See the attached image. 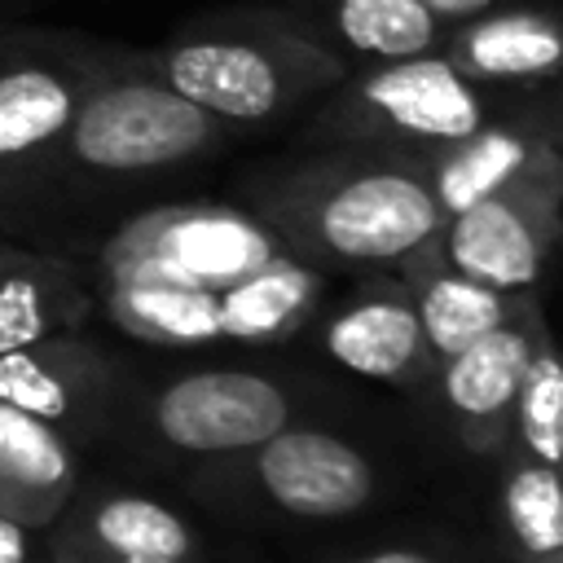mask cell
I'll return each instance as SVG.
<instances>
[{
    "label": "cell",
    "instance_id": "7a4b0ae2",
    "mask_svg": "<svg viewBox=\"0 0 563 563\" xmlns=\"http://www.w3.org/2000/svg\"><path fill=\"white\" fill-rule=\"evenodd\" d=\"M242 207L273 224L321 273H396L440 233L418 154L317 145L242 180Z\"/></svg>",
    "mask_w": 563,
    "mask_h": 563
},
{
    "label": "cell",
    "instance_id": "603a6c76",
    "mask_svg": "<svg viewBox=\"0 0 563 563\" xmlns=\"http://www.w3.org/2000/svg\"><path fill=\"white\" fill-rule=\"evenodd\" d=\"M40 545H44V532H35V528H26V523L0 515V563H22V559L35 554Z\"/></svg>",
    "mask_w": 563,
    "mask_h": 563
},
{
    "label": "cell",
    "instance_id": "cb8c5ba5",
    "mask_svg": "<svg viewBox=\"0 0 563 563\" xmlns=\"http://www.w3.org/2000/svg\"><path fill=\"white\" fill-rule=\"evenodd\" d=\"M44 545L53 550L57 563H189V559H110V554H88V550H75V545H62V541H48Z\"/></svg>",
    "mask_w": 563,
    "mask_h": 563
},
{
    "label": "cell",
    "instance_id": "484cf974",
    "mask_svg": "<svg viewBox=\"0 0 563 563\" xmlns=\"http://www.w3.org/2000/svg\"><path fill=\"white\" fill-rule=\"evenodd\" d=\"M22 563H57V559H53V550H48V545H40V550H35V554H26Z\"/></svg>",
    "mask_w": 563,
    "mask_h": 563
},
{
    "label": "cell",
    "instance_id": "52a82bcc",
    "mask_svg": "<svg viewBox=\"0 0 563 563\" xmlns=\"http://www.w3.org/2000/svg\"><path fill=\"white\" fill-rule=\"evenodd\" d=\"M510 92H493L440 53L405 57L343 75L303 123L308 145H374L400 154H427L471 136L497 114Z\"/></svg>",
    "mask_w": 563,
    "mask_h": 563
},
{
    "label": "cell",
    "instance_id": "2e32d148",
    "mask_svg": "<svg viewBox=\"0 0 563 563\" xmlns=\"http://www.w3.org/2000/svg\"><path fill=\"white\" fill-rule=\"evenodd\" d=\"M44 537L88 550V554H110V559L202 563V554H207L198 528L176 506L132 493V488H101V484H79V493L44 528Z\"/></svg>",
    "mask_w": 563,
    "mask_h": 563
},
{
    "label": "cell",
    "instance_id": "ac0fdd59",
    "mask_svg": "<svg viewBox=\"0 0 563 563\" xmlns=\"http://www.w3.org/2000/svg\"><path fill=\"white\" fill-rule=\"evenodd\" d=\"M84 484V449L0 400V515L44 532Z\"/></svg>",
    "mask_w": 563,
    "mask_h": 563
},
{
    "label": "cell",
    "instance_id": "e0dca14e",
    "mask_svg": "<svg viewBox=\"0 0 563 563\" xmlns=\"http://www.w3.org/2000/svg\"><path fill=\"white\" fill-rule=\"evenodd\" d=\"M92 321V282L66 246L0 242V352Z\"/></svg>",
    "mask_w": 563,
    "mask_h": 563
},
{
    "label": "cell",
    "instance_id": "9c48e42d",
    "mask_svg": "<svg viewBox=\"0 0 563 563\" xmlns=\"http://www.w3.org/2000/svg\"><path fill=\"white\" fill-rule=\"evenodd\" d=\"M563 238V163L537 167L523 180L440 220L431 246L466 277L537 299Z\"/></svg>",
    "mask_w": 563,
    "mask_h": 563
},
{
    "label": "cell",
    "instance_id": "5b68a950",
    "mask_svg": "<svg viewBox=\"0 0 563 563\" xmlns=\"http://www.w3.org/2000/svg\"><path fill=\"white\" fill-rule=\"evenodd\" d=\"M141 62L229 132L286 123L343 79L339 62L308 44L277 4L198 13L141 48Z\"/></svg>",
    "mask_w": 563,
    "mask_h": 563
},
{
    "label": "cell",
    "instance_id": "ba28073f",
    "mask_svg": "<svg viewBox=\"0 0 563 563\" xmlns=\"http://www.w3.org/2000/svg\"><path fill=\"white\" fill-rule=\"evenodd\" d=\"M110 53L75 31L0 26V198L62 136Z\"/></svg>",
    "mask_w": 563,
    "mask_h": 563
},
{
    "label": "cell",
    "instance_id": "4316f807",
    "mask_svg": "<svg viewBox=\"0 0 563 563\" xmlns=\"http://www.w3.org/2000/svg\"><path fill=\"white\" fill-rule=\"evenodd\" d=\"M559 563H563V559H559Z\"/></svg>",
    "mask_w": 563,
    "mask_h": 563
},
{
    "label": "cell",
    "instance_id": "d4e9b609",
    "mask_svg": "<svg viewBox=\"0 0 563 563\" xmlns=\"http://www.w3.org/2000/svg\"><path fill=\"white\" fill-rule=\"evenodd\" d=\"M418 4H427V9L440 13L444 22H462V18H471V13H479V9H493V4H501V0H418Z\"/></svg>",
    "mask_w": 563,
    "mask_h": 563
},
{
    "label": "cell",
    "instance_id": "9a60e30c",
    "mask_svg": "<svg viewBox=\"0 0 563 563\" xmlns=\"http://www.w3.org/2000/svg\"><path fill=\"white\" fill-rule=\"evenodd\" d=\"M286 22L343 75L440 53L449 22L418 0H282Z\"/></svg>",
    "mask_w": 563,
    "mask_h": 563
},
{
    "label": "cell",
    "instance_id": "5bb4252c",
    "mask_svg": "<svg viewBox=\"0 0 563 563\" xmlns=\"http://www.w3.org/2000/svg\"><path fill=\"white\" fill-rule=\"evenodd\" d=\"M440 57L493 92L554 88L563 70V18L550 0H501L449 22Z\"/></svg>",
    "mask_w": 563,
    "mask_h": 563
},
{
    "label": "cell",
    "instance_id": "7402d4cb",
    "mask_svg": "<svg viewBox=\"0 0 563 563\" xmlns=\"http://www.w3.org/2000/svg\"><path fill=\"white\" fill-rule=\"evenodd\" d=\"M339 563H462V554L453 545H435V541H387L361 554H343Z\"/></svg>",
    "mask_w": 563,
    "mask_h": 563
},
{
    "label": "cell",
    "instance_id": "44dd1931",
    "mask_svg": "<svg viewBox=\"0 0 563 563\" xmlns=\"http://www.w3.org/2000/svg\"><path fill=\"white\" fill-rule=\"evenodd\" d=\"M559 449H563V361H559L554 334L545 325L523 361L506 453L559 466Z\"/></svg>",
    "mask_w": 563,
    "mask_h": 563
},
{
    "label": "cell",
    "instance_id": "8992f818",
    "mask_svg": "<svg viewBox=\"0 0 563 563\" xmlns=\"http://www.w3.org/2000/svg\"><path fill=\"white\" fill-rule=\"evenodd\" d=\"M176 484L198 506L242 523H343L391 493L396 466L365 435L303 418L242 453L189 466Z\"/></svg>",
    "mask_w": 563,
    "mask_h": 563
},
{
    "label": "cell",
    "instance_id": "d6986e66",
    "mask_svg": "<svg viewBox=\"0 0 563 563\" xmlns=\"http://www.w3.org/2000/svg\"><path fill=\"white\" fill-rule=\"evenodd\" d=\"M396 277L405 282L409 299H413V312H418V325H422V339L440 361H449L453 352L471 347L475 339L493 334L497 325L515 321L528 303H541V299H528V295H506V290H493L466 273H457L431 242L422 251H413Z\"/></svg>",
    "mask_w": 563,
    "mask_h": 563
},
{
    "label": "cell",
    "instance_id": "277c9868",
    "mask_svg": "<svg viewBox=\"0 0 563 563\" xmlns=\"http://www.w3.org/2000/svg\"><path fill=\"white\" fill-rule=\"evenodd\" d=\"M330 400L334 391L308 374L246 361H198L167 374L123 365V387L101 444L176 479L189 466L242 453L290 422L334 418L339 405Z\"/></svg>",
    "mask_w": 563,
    "mask_h": 563
},
{
    "label": "cell",
    "instance_id": "4fadbf2b",
    "mask_svg": "<svg viewBox=\"0 0 563 563\" xmlns=\"http://www.w3.org/2000/svg\"><path fill=\"white\" fill-rule=\"evenodd\" d=\"M541 330H545L541 303H528L515 321L497 325L493 334L475 339L471 347H462L435 365V378L427 391H435L449 440L466 457H475V462L506 457L515 391H519L523 361Z\"/></svg>",
    "mask_w": 563,
    "mask_h": 563
},
{
    "label": "cell",
    "instance_id": "6da1fadb",
    "mask_svg": "<svg viewBox=\"0 0 563 563\" xmlns=\"http://www.w3.org/2000/svg\"><path fill=\"white\" fill-rule=\"evenodd\" d=\"M66 251L92 317L154 352L282 347L330 299V273L242 202H150Z\"/></svg>",
    "mask_w": 563,
    "mask_h": 563
},
{
    "label": "cell",
    "instance_id": "30bf717a",
    "mask_svg": "<svg viewBox=\"0 0 563 563\" xmlns=\"http://www.w3.org/2000/svg\"><path fill=\"white\" fill-rule=\"evenodd\" d=\"M550 163H563V114L554 88L510 92L471 136L418 154L440 216H453Z\"/></svg>",
    "mask_w": 563,
    "mask_h": 563
},
{
    "label": "cell",
    "instance_id": "8fae6325",
    "mask_svg": "<svg viewBox=\"0 0 563 563\" xmlns=\"http://www.w3.org/2000/svg\"><path fill=\"white\" fill-rule=\"evenodd\" d=\"M308 330H317L321 352L356 378L396 391H427L435 378V356L396 273H361L343 299L321 303Z\"/></svg>",
    "mask_w": 563,
    "mask_h": 563
},
{
    "label": "cell",
    "instance_id": "3957f363",
    "mask_svg": "<svg viewBox=\"0 0 563 563\" xmlns=\"http://www.w3.org/2000/svg\"><path fill=\"white\" fill-rule=\"evenodd\" d=\"M229 141L233 132L176 97L141 62V48H114L62 136L0 198V220H18L40 198L101 202L158 189L224 154Z\"/></svg>",
    "mask_w": 563,
    "mask_h": 563
},
{
    "label": "cell",
    "instance_id": "ffe728a7",
    "mask_svg": "<svg viewBox=\"0 0 563 563\" xmlns=\"http://www.w3.org/2000/svg\"><path fill=\"white\" fill-rule=\"evenodd\" d=\"M497 532L510 563H559L563 559V484L559 466L532 457L497 462Z\"/></svg>",
    "mask_w": 563,
    "mask_h": 563
},
{
    "label": "cell",
    "instance_id": "7c38bea8",
    "mask_svg": "<svg viewBox=\"0 0 563 563\" xmlns=\"http://www.w3.org/2000/svg\"><path fill=\"white\" fill-rule=\"evenodd\" d=\"M119 387L123 361L110 356L101 343L84 339L79 330L0 352V400L57 427L79 449L106 440Z\"/></svg>",
    "mask_w": 563,
    "mask_h": 563
}]
</instances>
